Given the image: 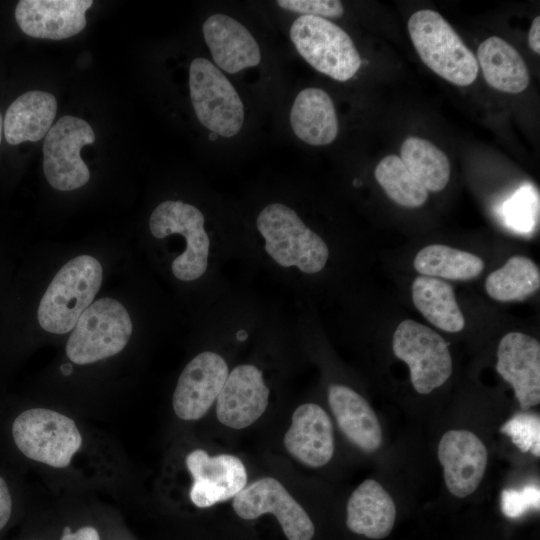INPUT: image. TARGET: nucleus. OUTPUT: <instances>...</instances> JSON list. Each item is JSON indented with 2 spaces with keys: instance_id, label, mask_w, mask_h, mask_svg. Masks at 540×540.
<instances>
[{
  "instance_id": "obj_1",
  "label": "nucleus",
  "mask_w": 540,
  "mask_h": 540,
  "mask_svg": "<svg viewBox=\"0 0 540 540\" xmlns=\"http://www.w3.org/2000/svg\"><path fill=\"white\" fill-rule=\"evenodd\" d=\"M256 227L265 253L279 267L313 275L326 266V242L289 206L268 204L258 214Z\"/></svg>"
},
{
  "instance_id": "obj_2",
  "label": "nucleus",
  "mask_w": 540,
  "mask_h": 540,
  "mask_svg": "<svg viewBox=\"0 0 540 540\" xmlns=\"http://www.w3.org/2000/svg\"><path fill=\"white\" fill-rule=\"evenodd\" d=\"M102 283V266L90 255L68 261L46 289L37 312L40 326L55 334L71 331L92 304Z\"/></svg>"
},
{
  "instance_id": "obj_3",
  "label": "nucleus",
  "mask_w": 540,
  "mask_h": 540,
  "mask_svg": "<svg viewBox=\"0 0 540 540\" xmlns=\"http://www.w3.org/2000/svg\"><path fill=\"white\" fill-rule=\"evenodd\" d=\"M408 31L421 60L437 75L458 86H468L476 80V57L438 12H414L408 20Z\"/></svg>"
},
{
  "instance_id": "obj_4",
  "label": "nucleus",
  "mask_w": 540,
  "mask_h": 540,
  "mask_svg": "<svg viewBox=\"0 0 540 540\" xmlns=\"http://www.w3.org/2000/svg\"><path fill=\"white\" fill-rule=\"evenodd\" d=\"M66 344V355L76 364L97 362L121 352L133 330L128 311L117 300L101 298L79 317Z\"/></svg>"
},
{
  "instance_id": "obj_5",
  "label": "nucleus",
  "mask_w": 540,
  "mask_h": 540,
  "mask_svg": "<svg viewBox=\"0 0 540 540\" xmlns=\"http://www.w3.org/2000/svg\"><path fill=\"white\" fill-rule=\"evenodd\" d=\"M17 448L29 459L54 468L67 467L82 445V436L68 416L46 408L20 413L12 424Z\"/></svg>"
},
{
  "instance_id": "obj_6",
  "label": "nucleus",
  "mask_w": 540,
  "mask_h": 540,
  "mask_svg": "<svg viewBox=\"0 0 540 540\" xmlns=\"http://www.w3.org/2000/svg\"><path fill=\"white\" fill-rule=\"evenodd\" d=\"M290 38L307 63L337 81L349 80L361 66L351 37L328 19L301 15L290 28Z\"/></svg>"
},
{
  "instance_id": "obj_7",
  "label": "nucleus",
  "mask_w": 540,
  "mask_h": 540,
  "mask_svg": "<svg viewBox=\"0 0 540 540\" xmlns=\"http://www.w3.org/2000/svg\"><path fill=\"white\" fill-rule=\"evenodd\" d=\"M149 228L155 238L179 234L185 248L171 264L173 275L185 282L201 278L207 271L211 240L205 229V217L194 205L180 200L159 204L149 218Z\"/></svg>"
},
{
  "instance_id": "obj_8",
  "label": "nucleus",
  "mask_w": 540,
  "mask_h": 540,
  "mask_svg": "<svg viewBox=\"0 0 540 540\" xmlns=\"http://www.w3.org/2000/svg\"><path fill=\"white\" fill-rule=\"evenodd\" d=\"M190 98L200 123L212 133L233 137L242 128L244 106L222 71L206 58H195L189 68Z\"/></svg>"
},
{
  "instance_id": "obj_9",
  "label": "nucleus",
  "mask_w": 540,
  "mask_h": 540,
  "mask_svg": "<svg viewBox=\"0 0 540 540\" xmlns=\"http://www.w3.org/2000/svg\"><path fill=\"white\" fill-rule=\"evenodd\" d=\"M392 348L410 369L411 383L419 394L442 386L452 373L448 343L436 331L414 320H403L396 328Z\"/></svg>"
},
{
  "instance_id": "obj_10",
  "label": "nucleus",
  "mask_w": 540,
  "mask_h": 540,
  "mask_svg": "<svg viewBox=\"0 0 540 540\" xmlns=\"http://www.w3.org/2000/svg\"><path fill=\"white\" fill-rule=\"evenodd\" d=\"M94 141L92 127L81 118L66 115L52 125L44 138L43 170L53 188L71 191L89 181L90 171L80 150Z\"/></svg>"
},
{
  "instance_id": "obj_11",
  "label": "nucleus",
  "mask_w": 540,
  "mask_h": 540,
  "mask_svg": "<svg viewBox=\"0 0 540 540\" xmlns=\"http://www.w3.org/2000/svg\"><path fill=\"white\" fill-rule=\"evenodd\" d=\"M232 506L245 520L273 514L289 540H311L314 536V525L306 511L275 478H261L245 486L233 498Z\"/></svg>"
},
{
  "instance_id": "obj_12",
  "label": "nucleus",
  "mask_w": 540,
  "mask_h": 540,
  "mask_svg": "<svg viewBox=\"0 0 540 540\" xmlns=\"http://www.w3.org/2000/svg\"><path fill=\"white\" fill-rule=\"evenodd\" d=\"M229 374L225 359L213 351L196 355L181 372L172 397L175 414L198 420L216 401Z\"/></svg>"
},
{
  "instance_id": "obj_13",
  "label": "nucleus",
  "mask_w": 540,
  "mask_h": 540,
  "mask_svg": "<svg viewBox=\"0 0 540 540\" xmlns=\"http://www.w3.org/2000/svg\"><path fill=\"white\" fill-rule=\"evenodd\" d=\"M185 462L193 478L190 499L199 508L234 498L246 486V468L234 455L210 456L203 449H195Z\"/></svg>"
},
{
  "instance_id": "obj_14",
  "label": "nucleus",
  "mask_w": 540,
  "mask_h": 540,
  "mask_svg": "<svg viewBox=\"0 0 540 540\" xmlns=\"http://www.w3.org/2000/svg\"><path fill=\"white\" fill-rule=\"evenodd\" d=\"M269 394L262 371L257 366L237 365L229 372L216 399L219 422L232 429L250 426L265 412Z\"/></svg>"
},
{
  "instance_id": "obj_15",
  "label": "nucleus",
  "mask_w": 540,
  "mask_h": 540,
  "mask_svg": "<svg viewBox=\"0 0 540 540\" xmlns=\"http://www.w3.org/2000/svg\"><path fill=\"white\" fill-rule=\"evenodd\" d=\"M438 459L449 492L464 498L475 492L480 485L487 467L488 452L473 432L449 430L440 439Z\"/></svg>"
},
{
  "instance_id": "obj_16",
  "label": "nucleus",
  "mask_w": 540,
  "mask_h": 540,
  "mask_svg": "<svg viewBox=\"0 0 540 540\" xmlns=\"http://www.w3.org/2000/svg\"><path fill=\"white\" fill-rule=\"evenodd\" d=\"M496 370L513 388L522 410L540 402V343L521 333H507L497 349Z\"/></svg>"
},
{
  "instance_id": "obj_17",
  "label": "nucleus",
  "mask_w": 540,
  "mask_h": 540,
  "mask_svg": "<svg viewBox=\"0 0 540 540\" xmlns=\"http://www.w3.org/2000/svg\"><path fill=\"white\" fill-rule=\"evenodd\" d=\"M91 0H21L15 8L19 28L28 36L62 40L86 26Z\"/></svg>"
},
{
  "instance_id": "obj_18",
  "label": "nucleus",
  "mask_w": 540,
  "mask_h": 540,
  "mask_svg": "<svg viewBox=\"0 0 540 540\" xmlns=\"http://www.w3.org/2000/svg\"><path fill=\"white\" fill-rule=\"evenodd\" d=\"M288 453L302 464L318 468L326 465L334 454V432L330 417L317 404L306 403L296 408L284 436Z\"/></svg>"
},
{
  "instance_id": "obj_19",
  "label": "nucleus",
  "mask_w": 540,
  "mask_h": 540,
  "mask_svg": "<svg viewBox=\"0 0 540 540\" xmlns=\"http://www.w3.org/2000/svg\"><path fill=\"white\" fill-rule=\"evenodd\" d=\"M203 36L220 70L235 74L260 63L257 41L244 25L226 14L208 17L203 24Z\"/></svg>"
},
{
  "instance_id": "obj_20",
  "label": "nucleus",
  "mask_w": 540,
  "mask_h": 540,
  "mask_svg": "<svg viewBox=\"0 0 540 540\" xmlns=\"http://www.w3.org/2000/svg\"><path fill=\"white\" fill-rule=\"evenodd\" d=\"M328 402L340 430L352 444L369 453L379 449L382 428L366 399L348 386L333 384L328 389Z\"/></svg>"
},
{
  "instance_id": "obj_21",
  "label": "nucleus",
  "mask_w": 540,
  "mask_h": 540,
  "mask_svg": "<svg viewBox=\"0 0 540 540\" xmlns=\"http://www.w3.org/2000/svg\"><path fill=\"white\" fill-rule=\"evenodd\" d=\"M346 525L371 539L387 537L394 526L396 509L389 493L373 479L362 482L347 503Z\"/></svg>"
},
{
  "instance_id": "obj_22",
  "label": "nucleus",
  "mask_w": 540,
  "mask_h": 540,
  "mask_svg": "<svg viewBox=\"0 0 540 540\" xmlns=\"http://www.w3.org/2000/svg\"><path fill=\"white\" fill-rule=\"evenodd\" d=\"M294 134L313 146L332 143L338 135V119L334 103L327 92L306 88L298 93L290 112Z\"/></svg>"
},
{
  "instance_id": "obj_23",
  "label": "nucleus",
  "mask_w": 540,
  "mask_h": 540,
  "mask_svg": "<svg viewBox=\"0 0 540 540\" xmlns=\"http://www.w3.org/2000/svg\"><path fill=\"white\" fill-rule=\"evenodd\" d=\"M57 112L54 95L45 91H28L8 107L4 122V136L11 145L36 142L46 136Z\"/></svg>"
},
{
  "instance_id": "obj_24",
  "label": "nucleus",
  "mask_w": 540,
  "mask_h": 540,
  "mask_svg": "<svg viewBox=\"0 0 540 540\" xmlns=\"http://www.w3.org/2000/svg\"><path fill=\"white\" fill-rule=\"evenodd\" d=\"M486 82L493 88L511 94L524 91L530 82L528 67L519 52L498 36L481 42L477 49Z\"/></svg>"
},
{
  "instance_id": "obj_25",
  "label": "nucleus",
  "mask_w": 540,
  "mask_h": 540,
  "mask_svg": "<svg viewBox=\"0 0 540 540\" xmlns=\"http://www.w3.org/2000/svg\"><path fill=\"white\" fill-rule=\"evenodd\" d=\"M412 300L421 314L437 328L451 333L464 328L465 319L449 283L434 277L418 276L412 284Z\"/></svg>"
},
{
  "instance_id": "obj_26",
  "label": "nucleus",
  "mask_w": 540,
  "mask_h": 540,
  "mask_svg": "<svg viewBox=\"0 0 540 540\" xmlns=\"http://www.w3.org/2000/svg\"><path fill=\"white\" fill-rule=\"evenodd\" d=\"M400 159L428 192H439L448 184L449 159L428 140L415 136L406 138L401 145Z\"/></svg>"
},
{
  "instance_id": "obj_27",
  "label": "nucleus",
  "mask_w": 540,
  "mask_h": 540,
  "mask_svg": "<svg viewBox=\"0 0 540 540\" xmlns=\"http://www.w3.org/2000/svg\"><path fill=\"white\" fill-rule=\"evenodd\" d=\"M414 268L422 276L465 281L479 276L483 271L484 262L470 252L442 244H432L417 253Z\"/></svg>"
},
{
  "instance_id": "obj_28",
  "label": "nucleus",
  "mask_w": 540,
  "mask_h": 540,
  "mask_svg": "<svg viewBox=\"0 0 540 540\" xmlns=\"http://www.w3.org/2000/svg\"><path fill=\"white\" fill-rule=\"evenodd\" d=\"M540 287V272L528 257L515 255L491 272L485 281L487 294L497 301H521Z\"/></svg>"
},
{
  "instance_id": "obj_29",
  "label": "nucleus",
  "mask_w": 540,
  "mask_h": 540,
  "mask_svg": "<svg viewBox=\"0 0 540 540\" xmlns=\"http://www.w3.org/2000/svg\"><path fill=\"white\" fill-rule=\"evenodd\" d=\"M374 175L388 197L400 206L417 208L428 199V191L397 155L384 157L377 164Z\"/></svg>"
},
{
  "instance_id": "obj_30",
  "label": "nucleus",
  "mask_w": 540,
  "mask_h": 540,
  "mask_svg": "<svg viewBox=\"0 0 540 540\" xmlns=\"http://www.w3.org/2000/svg\"><path fill=\"white\" fill-rule=\"evenodd\" d=\"M500 431L511 438L523 453L540 456V418L531 413L518 412L506 421Z\"/></svg>"
},
{
  "instance_id": "obj_31",
  "label": "nucleus",
  "mask_w": 540,
  "mask_h": 540,
  "mask_svg": "<svg viewBox=\"0 0 540 540\" xmlns=\"http://www.w3.org/2000/svg\"><path fill=\"white\" fill-rule=\"evenodd\" d=\"M540 490L537 486H526L522 490L505 489L501 495V508L508 518H518L529 509H539Z\"/></svg>"
},
{
  "instance_id": "obj_32",
  "label": "nucleus",
  "mask_w": 540,
  "mask_h": 540,
  "mask_svg": "<svg viewBox=\"0 0 540 540\" xmlns=\"http://www.w3.org/2000/svg\"><path fill=\"white\" fill-rule=\"evenodd\" d=\"M284 10L321 18H338L344 8L338 0H279L276 2Z\"/></svg>"
},
{
  "instance_id": "obj_33",
  "label": "nucleus",
  "mask_w": 540,
  "mask_h": 540,
  "mask_svg": "<svg viewBox=\"0 0 540 540\" xmlns=\"http://www.w3.org/2000/svg\"><path fill=\"white\" fill-rule=\"evenodd\" d=\"M12 511V499L6 481L0 476V530L8 523Z\"/></svg>"
},
{
  "instance_id": "obj_34",
  "label": "nucleus",
  "mask_w": 540,
  "mask_h": 540,
  "mask_svg": "<svg viewBox=\"0 0 540 540\" xmlns=\"http://www.w3.org/2000/svg\"><path fill=\"white\" fill-rule=\"evenodd\" d=\"M61 540H100L98 531L91 526H85L72 532L70 527H65Z\"/></svg>"
},
{
  "instance_id": "obj_35",
  "label": "nucleus",
  "mask_w": 540,
  "mask_h": 540,
  "mask_svg": "<svg viewBox=\"0 0 540 540\" xmlns=\"http://www.w3.org/2000/svg\"><path fill=\"white\" fill-rule=\"evenodd\" d=\"M529 47L537 54H540V17L536 16L531 24L528 34Z\"/></svg>"
},
{
  "instance_id": "obj_36",
  "label": "nucleus",
  "mask_w": 540,
  "mask_h": 540,
  "mask_svg": "<svg viewBox=\"0 0 540 540\" xmlns=\"http://www.w3.org/2000/svg\"><path fill=\"white\" fill-rule=\"evenodd\" d=\"M61 371L64 375H69L72 372V367L70 364H64L61 367Z\"/></svg>"
},
{
  "instance_id": "obj_37",
  "label": "nucleus",
  "mask_w": 540,
  "mask_h": 540,
  "mask_svg": "<svg viewBox=\"0 0 540 540\" xmlns=\"http://www.w3.org/2000/svg\"><path fill=\"white\" fill-rule=\"evenodd\" d=\"M2 129H3V120L0 114V143H1V137H2Z\"/></svg>"
},
{
  "instance_id": "obj_38",
  "label": "nucleus",
  "mask_w": 540,
  "mask_h": 540,
  "mask_svg": "<svg viewBox=\"0 0 540 540\" xmlns=\"http://www.w3.org/2000/svg\"><path fill=\"white\" fill-rule=\"evenodd\" d=\"M217 137H218V135L215 134V133H212V132H211L210 135H209V138H210L211 140H215Z\"/></svg>"
}]
</instances>
